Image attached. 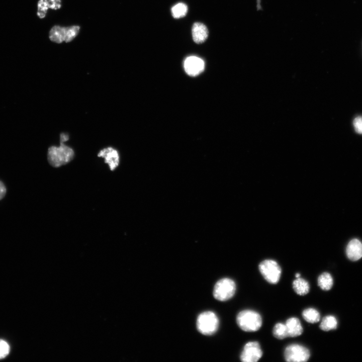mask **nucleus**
I'll return each mask as SVG.
<instances>
[{
    "mask_svg": "<svg viewBox=\"0 0 362 362\" xmlns=\"http://www.w3.org/2000/svg\"><path fill=\"white\" fill-rule=\"evenodd\" d=\"M60 141L59 146H52L48 148L47 159L49 164L54 167H58L69 163L74 157L72 148Z\"/></svg>",
    "mask_w": 362,
    "mask_h": 362,
    "instance_id": "obj_1",
    "label": "nucleus"
},
{
    "mask_svg": "<svg viewBox=\"0 0 362 362\" xmlns=\"http://www.w3.org/2000/svg\"><path fill=\"white\" fill-rule=\"evenodd\" d=\"M236 322L241 329L245 332H255L261 327L262 320L257 312L252 310H244L237 315Z\"/></svg>",
    "mask_w": 362,
    "mask_h": 362,
    "instance_id": "obj_2",
    "label": "nucleus"
},
{
    "mask_svg": "<svg viewBox=\"0 0 362 362\" xmlns=\"http://www.w3.org/2000/svg\"><path fill=\"white\" fill-rule=\"evenodd\" d=\"M79 30L80 27L76 25L69 27L55 25L51 29L49 37L51 41L56 43H61L63 41L68 43L75 38Z\"/></svg>",
    "mask_w": 362,
    "mask_h": 362,
    "instance_id": "obj_3",
    "label": "nucleus"
},
{
    "mask_svg": "<svg viewBox=\"0 0 362 362\" xmlns=\"http://www.w3.org/2000/svg\"><path fill=\"white\" fill-rule=\"evenodd\" d=\"M219 326V319L213 312L206 311L198 317L197 327L198 331L204 335H209L215 333Z\"/></svg>",
    "mask_w": 362,
    "mask_h": 362,
    "instance_id": "obj_4",
    "label": "nucleus"
},
{
    "mask_svg": "<svg viewBox=\"0 0 362 362\" xmlns=\"http://www.w3.org/2000/svg\"><path fill=\"white\" fill-rule=\"evenodd\" d=\"M258 268L261 275L268 283L276 284L279 282L282 269L277 261L273 259L264 260L259 263Z\"/></svg>",
    "mask_w": 362,
    "mask_h": 362,
    "instance_id": "obj_5",
    "label": "nucleus"
},
{
    "mask_svg": "<svg viewBox=\"0 0 362 362\" xmlns=\"http://www.w3.org/2000/svg\"><path fill=\"white\" fill-rule=\"evenodd\" d=\"M236 289V284L233 280L227 278H223L215 285L213 296L219 301H226L234 295Z\"/></svg>",
    "mask_w": 362,
    "mask_h": 362,
    "instance_id": "obj_6",
    "label": "nucleus"
},
{
    "mask_svg": "<svg viewBox=\"0 0 362 362\" xmlns=\"http://www.w3.org/2000/svg\"><path fill=\"white\" fill-rule=\"evenodd\" d=\"M286 361L288 362H305L310 357V352L306 347L298 343L288 345L284 352Z\"/></svg>",
    "mask_w": 362,
    "mask_h": 362,
    "instance_id": "obj_7",
    "label": "nucleus"
},
{
    "mask_svg": "<svg viewBox=\"0 0 362 362\" xmlns=\"http://www.w3.org/2000/svg\"><path fill=\"white\" fill-rule=\"evenodd\" d=\"M262 355V351L257 341H249L246 343L240 355L242 362H256Z\"/></svg>",
    "mask_w": 362,
    "mask_h": 362,
    "instance_id": "obj_8",
    "label": "nucleus"
},
{
    "mask_svg": "<svg viewBox=\"0 0 362 362\" xmlns=\"http://www.w3.org/2000/svg\"><path fill=\"white\" fill-rule=\"evenodd\" d=\"M184 66L187 73L191 76H196L204 69L205 63L201 58L191 56L186 58Z\"/></svg>",
    "mask_w": 362,
    "mask_h": 362,
    "instance_id": "obj_9",
    "label": "nucleus"
},
{
    "mask_svg": "<svg viewBox=\"0 0 362 362\" xmlns=\"http://www.w3.org/2000/svg\"><path fill=\"white\" fill-rule=\"evenodd\" d=\"M99 157L104 158L105 163L108 164L111 170H115L119 164V155L116 149L107 147L101 150L98 153Z\"/></svg>",
    "mask_w": 362,
    "mask_h": 362,
    "instance_id": "obj_10",
    "label": "nucleus"
},
{
    "mask_svg": "<svg viewBox=\"0 0 362 362\" xmlns=\"http://www.w3.org/2000/svg\"><path fill=\"white\" fill-rule=\"evenodd\" d=\"M346 254L352 261L359 260L362 257V243L357 239L350 240L346 246Z\"/></svg>",
    "mask_w": 362,
    "mask_h": 362,
    "instance_id": "obj_11",
    "label": "nucleus"
},
{
    "mask_svg": "<svg viewBox=\"0 0 362 362\" xmlns=\"http://www.w3.org/2000/svg\"><path fill=\"white\" fill-rule=\"evenodd\" d=\"M61 6V0H39L37 15L40 19L44 18L48 9L57 10Z\"/></svg>",
    "mask_w": 362,
    "mask_h": 362,
    "instance_id": "obj_12",
    "label": "nucleus"
},
{
    "mask_svg": "<svg viewBox=\"0 0 362 362\" xmlns=\"http://www.w3.org/2000/svg\"><path fill=\"white\" fill-rule=\"evenodd\" d=\"M192 33L193 40L197 44L204 42L208 36V30L206 26L199 22L194 24Z\"/></svg>",
    "mask_w": 362,
    "mask_h": 362,
    "instance_id": "obj_13",
    "label": "nucleus"
},
{
    "mask_svg": "<svg viewBox=\"0 0 362 362\" xmlns=\"http://www.w3.org/2000/svg\"><path fill=\"white\" fill-rule=\"evenodd\" d=\"M288 337H295L301 335L303 328L300 320L295 317L288 319L285 323Z\"/></svg>",
    "mask_w": 362,
    "mask_h": 362,
    "instance_id": "obj_14",
    "label": "nucleus"
},
{
    "mask_svg": "<svg viewBox=\"0 0 362 362\" xmlns=\"http://www.w3.org/2000/svg\"><path fill=\"white\" fill-rule=\"evenodd\" d=\"M292 286L295 292L300 296L307 294L310 290V285L308 282L300 277L294 280Z\"/></svg>",
    "mask_w": 362,
    "mask_h": 362,
    "instance_id": "obj_15",
    "label": "nucleus"
},
{
    "mask_svg": "<svg viewBox=\"0 0 362 362\" xmlns=\"http://www.w3.org/2000/svg\"><path fill=\"white\" fill-rule=\"evenodd\" d=\"M318 285L323 290L328 291L333 285V279L330 274L324 272L320 274L317 280Z\"/></svg>",
    "mask_w": 362,
    "mask_h": 362,
    "instance_id": "obj_16",
    "label": "nucleus"
},
{
    "mask_svg": "<svg viewBox=\"0 0 362 362\" xmlns=\"http://www.w3.org/2000/svg\"><path fill=\"white\" fill-rule=\"evenodd\" d=\"M337 327V320L333 315H327L323 317L319 327L323 331H328L335 329Z\"/></svg>",
    "mask_w": 362,
    "mask_h": 362,
    "instance_id": "obj_17",
    "label": "nucleus"
},
{
    "mask_svg": "<svg viewBox=\"0 0 362 362\" xmlns=\"http://www.w3.org/2000/svg\"><path fill=\"white\" fill-rule=\"evenodd\" d=\"M304 319L308 323H315L319 321L320 314L318 311L313 308H308L302 312Z\"/></svg>",
    "mask_w": 362,
    "mask_h": 362,
    "instance_id": "obj_18",
    "label": "nucleus"
},
{
    "mask_svg": "<svg viewBox=\"0 0 362 362\" xmlns=\"http://www.w3.org/2000/svg\"><path fill=\"white\" fill-rule=\"evenodd\" d=\"M273 335L279 339H283L287 337L288 332L285 324L277 323L275 324L273 330Z\"/></svg>",
    "mask_w": 362,
    "mask_h": 362,
    "instance_id": "obj_19",
    "label": "nucleus"
},
{
    "mask_svg": "<svg viewBox=\"0 0 362 362\" xmlns=\"http://www.w3.org/2000/svg\"><path fill=\"white\" fill-rule=\"evenodd\" d=\"M188 11L187 6L184 3H178L174 5L171 10L173 18L178 19L184 17Z\"/></svg>",
    "mask_w": 362,
    "mask_h": 362,
    "instance_id": "obj_20",
    "label": "nucleus"
},
{
    "mask_svg": "<svg viewBox=\"0 0 362 362\" xmlns=\"http://www.w3.org/2000/svg\"><path fill=\"white\" fill-rule=\"evenodd\" d=\"M10 350V347L8 343L0 339V359L6 357L9 353Z\"/></svg>",
    "mask_w": 362,
    "mask_h": 362,
    "instance_id": "obj_21",
    "label": "nucleus"
},
{
    "mask_svg": "<svg viewBox=\"0 0 362 362\" xmlns=\"http://www.w3.org/2000/svg\"><path fill=\"white\" fill-rule=\"evenodd\" d=\"M353 124L355 131L357 133L362 134V117H356L353 120Z\"/></svg>",
    "mask_w": 362,
    "mask_h": 362,
    "instance_id": "obj_22",
    "label": "nucleus"
},
{
    "mask_svg": "<svg viewBox=\"0 0 362 362\" xmlns=\"http://www.w3.org/2000/svg\"><path fill=\"white\" fill-rule=\"evenodd\" d=\"M6 192L7 190L5 185L0 180V200L4 198Z\"/></svg>",
    "mask_w": 362,
    "mask_h": 362,
    "instance_id": "obj_23",
    "label": "nucleus"
},
{
    "mask_svg": "<svg viewBox=\"0 0 362 362\" xmlns=\"http://www.w3.org/2000/svg\"><path fill=\"white\" fill-rule=\"evenodd\" d=\"M69 139V136L66 133H61L60 137V141L62 142H65Z\"/></svg>",
    "mask_w": 362,
    "mask_h": 362,
    "instance_id": "obj_24",
    "label": "nucleus"
},
{
    "mask_svg": "<svg viewBox=\"0 0 362 362\" xmlns=\"http://www.w3.org/2000/svg\"><path fill=\"white\" fill-rule=\"evenodd\" d=\"M295 277L296 278L300 277V274L299 273H296L295 275Z\"/></svg>",
    "mask_w": 362,
    "mask_h": 362,
    "instance_id": "obj_25",
    "label": "nucleus"
}]
</instances>
